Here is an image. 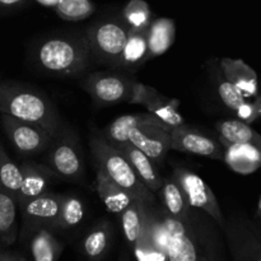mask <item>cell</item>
<instances>
[{"label":"cell","mask_w":261,"mask_h":261,"mask_svg":"<svg viewBox=\"0 0 261 261\" xmlns=\"http://www.w3.org/2000/svg\"><path fill=\"white\" fill-rule=\"evenodd\" d=\"M0 114L45 129L56 138L61 132L60 116L41 92L15 83H0Z\"/></svg>","instance_id":"6da1fadb"},{"label":"cell","mask_w":261,"mask_h":261,"mask_svg":"<svg viewBox=\"0 0 261 261\" xmlns=\"http://www.w3.org/2000/svg\"><path fill=\"white\" fill-rule=\"evenodd\" d=\"M89 53L86 36H58L42 41L35 50V59L47 73L74 76L86 70Z\"/></svg>","instance_id":"7a4b0ae2"},{"label":"cell","mask_w":261,"mask_h":261,"mask_svg":"<svg viewBox=\"0 0 261 261\" xmlns=\"http://www.w3.org/2000/svg\"><path fill=\"white\" fill-rule=\"evenodd\" d=\"M91 150L96 167L134 200L140 201L149 208L155 203L154 194L145 188L117 148L110 144L105 138L96 137L91 140Z\"/></svg>","instance_id":"3957f363"},{"label":"cell","mask_w":261,"mask_h":261,"mask_svg":"<svg viewBox=\"0 0 261 261\" xmlns=\"http://www.w3.org/2000/svg\"><path fill=\"white\" fill-rule=\"evenodd\" d=\"M130 36V28L120 20L96 23L87 31L89 50L102 64L114 68L121 65L122 53Z\"/></svg>","instance_id":"277c9868"},{"label":"cell","mask_w":261,"mask_h":261,"mask_svg":"<svg viewBox=\"0 0 261 261\" xmlns=\"http://www.w3.org/2000/svg\"><path fill=\"white\" fill-rule=\"evenodd\" d=\"M190 221V219H189ZM188 222L168 217L165 221L168 234V261H223L212 244H204Z\"/></svg>","instance_id":"5b68a950"},{"label":"cell","mask_w":261,"mask_h":261,"mask_svg":"<svg viewBox=\"0 0 261 261\" xmlns=\"http://www.w3.org/2000/svg\"><path fill=\"white\" fill-rule=\"evenodd\" d=\"M233 261H261V229L241 213L226 218L222 228Z\"/></svg>","instance_id":"8992f818"},{"label":"cell","mask_w":261,"mask_h":261,"mask_svg":"<svg viewBox=\"0 0 261 261\" xmlns=\"http://www.w3.org/2000/svg\"><path fill=\"white\" fill-rule=\"evenodd\" d=\"M45 166L64 180H79L83 175L84 166L81 150L75 138L69 133H59L47 148Z\"/></svg>","instance_id":"52a82bcc"},{"label":"cell","mask_w":261,"mask_h":261,"mask_svg":"<svg viewBox=\"0 0 261 261\" xmlns=\"http://www.w3.org/2000/svg\"><path fill=\"white\" fill-rule=\"evenodd\" d=\"M173 180L182 190L190 208L193 206L204 211L221 228H223L226 221L223 212L213 190L200 176L184 167H176L173 171Z\"/></svg>","instance_id":"ba28073f"},{"label":"cell","mask_w":261,"mask_h":261,"mask_svg":"<svg viewBox=\"0 0 261 261\" xmlns=\"http://www.w3.org/2000/svg\"><path fill=\"white\" fill-rule=\"evenodd\" d=\"M2 124L13 147L23 155H37L45 152L55 139L42 127L19 121L4 114H2Z\"/></svg>","instance_id":"9c48e42d"},{"label":"cell","mask_w":261,"mask_h":261,"mask_svg":"<svg viewBox=\"0 0 261 261\" xmlns=\"http://www.w3.org/2000/svg\"><path fill=\"white\" fill-rule=\"evenodd\" d=\"M63 198V195L46 193L20 206L23 216V236H32L41 228L54 232L61 211Z\"/></svg>","instance_id":"30bf717a"},{"label":"cell","mask_w":261,"mask_h":261,"mask_svg":"<svg viewBox=\"0 0 261 261\" xmlns=\"http://www.w3.org/2000/svg\"><path fill=\"white\" fill-rule=\"evenodd\" d=\"M170 127L158 125H140L127 134V143L144 153L153 163H162L171 145Z\"/></svg>","instance_id":"8fae6325"},{"label":"cell","mask_w":261,"mask_h":261,"mask_svg":"<svg viewBox=\"0 0 261 261\" xmlns=\"http://www.w3.org/2000/svg\"><path fill=\"white\" fill-rule=\"evenodd\" d=\"M133 79L116 74L93 73L83 81V88L98 103L110 105L127 101Z\"/></svg>","instance_id":"7c38bea8"},{"label":"cell","mask_w":261,"mask_h":261,"mask_svg":"<svg viewBox=\"0 0 261 261\" xmlns=\"http://www.w3.org/2000/svg\"><path fill=\"white\" fill-rule=\"evenodd\" d=\"M170 149L218 161H223L224 157V150L221 143L196 130L190 129L186 125L173 127L171 130Z\"/></svg>","instance_id":"4fadbf2b"},{"label":"cell","mask_w":261,"mask_h":261,"mask_svg":"<svg viewBox=\"0 0 261 261\" xmlns=\"http://www.w3.org/2000/svg\"><path fill=\"white\" fill-rule=\"evenodd\" d=\"M19 167L22 171L23 180L17 196V204L20 208L32 199L47 193L48 186L53 184V180L56 178V176L45 165L23 163Z\"/></svg>","instance_id":"5bb4252c"},{"label":"cell","mask_w":261,"mask_h":261,"mask_svg":"<svg viewBox=\"0 0 261 261\" xmlns=\"http://www.w3.org/2000/svg\"><path fill=\"white\" fill-rule=\"evenodd\" d=\"M221 71L224 78L240 89L245 98L259 96V78L254 69L241 59H222Z\"/></svg>","instance_id":"9a60e30c"},{"label":"cell","mask_w":261,"mask_h":261,"mask_svg":"<svg viewBox=\"0 0 261 261\" xmlns=\"http://www.w3.org/2000/svg\"><path fill=\"white\" fill-rule=\"evenodd\" d=\"M121 152V154L126 158L127 162L133 167L134 172L137 173L138 177L140 178L145 188L150 191L152 194L160 193L161 188H162L163 178L158 175L157 170L154 167V163L147 157L143 152H140L138 148L132 145L130 143H125V144L115 147Z\"/></svg>","instance_id":"2e32d148"},{"label":"cell","mask_w":261,"mask_h":261,"mask_svg":"<svg viewBox=\"0 0 261 261\" xmlns=\"http://www.w3.org/2000/svg\"><path fill=\"white\" fill-rule=\"evenodd\" d=\"M223 147V161L231 170L241 175H249L261 168V150L251 145L232 144L226 140H219Z\"/></svg>","instance_id":"e0dca14e"},{"label":"cell","mask_w":261,"mask_h":261,"mask_svg":"<svg viewBox=\"0 0 261 261\" xmlns=\"http://www.w3.org/2000/svg\"><path fill=\"white\" fill-rule=\"evenodd\" d=\"M158 125V126L168 127L160 120L155 119L154 116L149 115L148 112L145 114H135V115H125L120 116L109 125L106 129V140L114 147L127 143V134L134 127L140 126V125ZM171 129V127H170Z\"/></svg>","instance_id":"ac0fdd59"},{"label":"cell","mask_w":261,"mask_h":261,"mask_svg":"<svg viewBox=\"0 0 261 261\" xmlns=\"http://www.w3.org/2000/svg\"><path fill=\"white\" fill-rule=\"evenodd\" d=\"M96 186L98 196L103 201L107 211L117 216H121L125 209L134 201L129 194L112 182L98 168L96 171Z\"/></svg>","instance_id":"d6986e66"},{"label":"cell","mask_w":261,"mask_h":261,"mask_svg":"<svg viewBox=\"0 0 261 261\" xmlns=\"http://www.w3.org/2000/svg\"><path fill=\"white\" fill-rule=\"evenodd\" d=\"M216 127L221 139L232 144L251 145L261 150V134L246 122L239 119L224 120L217 122Z\"/></svg>","instance_id":"ffe728a7"},{"label":"cell","mask_w":261,"mask_h":261,"mask_svg":"<svg viewBox=\"0 0 261 261\" xmlns=\"http://www.w3.org/2000/svg\"><path fill=\"white\" fill-rule=\"evenodd\" d=\"M176 35L175 22L170 18H158L147 30L149 59L165 54L173 45Z\"/></svg>","instance_id":"44dd1931"},{"label":"cell","mask_w":261,"mask_h":261,"mask_svg":"<svg viewBox=\"0 0 261 261\" xmlns=\"http://www.w3.org/2000/svg\"><path fill=\"white\" fill-rule=\"evenodd\" d=\"M158 194L170 218L178 222H188L190 219V206L182 190L173 178H165Z\"/></svg>","instance_id":"7402d4cb"},{"label":"cell","mask_w":261,"mask_h":261,"mask_svg":"<svg viewBox=\"0 0 261 261\" xmlns=\"http://www.w3.org/2000/svg\"><path fill=\"white\" fill-rule=\"evenodd\" d=\"M30 252L32 261H58L63 252V244L53 231L41 228L31 236Z\"/></svg>","instance_id":"603a6c76"},{"label":"cell","mask_w":261,"mask_h":261,"mask_svg":"<svg viewBox=\"0 0 261 261\" xmlns=\"http://www.w3.org/2000/svg\"><path fill=\"white\" fill-rule=\"evenodd\" d=\"M178 105L180 103H178L177 99L167 98L158 92L152 99H149L145 103L144 107L148 114L154 116L155 119L167 125L168 127L173 129V127L185 125V120L177 110Z\"/></svg>","instance_id":"cb8c5ba5"},{"label":"cell","mask_w":261,"mask_h":261,"mask_svg":"<svg viewBox=\"0 0 261 261\" xmlns=\"http://www.w3.org/2000/svg\"><path fill=\"white\" fill-rule=\"evenodd\" d=\"M111 240V227L106 221L96 224L84 237L82 249L84 255L91 261H99L106 255Z\"/></svg>","instance_id":"d4e9b609"},{"label":"cell","mask_w":261,"mask_h":261,"mask_svg":"<svg viewBox=\"0 0 261 261\" xmlns=\"http://www.w3.org/2000/svg\"><path fill=\"white\" fill-rule=\"evenodd\" d=\"M147 60H149L147 31L145 32H132L130 31L129 40H127L125 50L122 53L120 68L135 70Z\"/></svg>","instance_id":"484cf974"},{"label":"cell","mask_w":261,"mask_h":261,"mask_svg":"<svg viewBox=\"0 0 261 261\" xmlns=\"http://www.w3.org/2000/svg\"><path fill=\"white\" fill-rule=\"evenodd\" d=\"M148 212H149V206L134 200L121 214L122 231H124L125 240L132 249L139 239Z\"/></svg>","instance_id":"4316f807"},{"label":"cell","mask_w":261,"mask_h":261,"mask_svg":"<svg viewBox=\"0 0 261 261\" xmlns=\"http://www.w3.org/2000/svg\"><path fill=\"white\" fill-rule=\"evenodd\" d=\"M17 239V200L0 190V240L12 245Z\"/></svg>","instance_id":"83f0119b"},{"label":"cell","mask_w":261,"mask_h":261,"mask_svg":"<svg viewBox=\"0 0 261 261\" xmlns=\"http://www.w3.org/2000/svg\"><path fill=\"white\" fill-rule=\"evenodd\" d=\"M22 180L20 167L10 160L4 148L0 145V190L12 195L17 200Z\"/></svg>","instance_id":"f1b7e54d"},{"label":"cell","mask_w":261,"mask_h":261,"mask_svg":"<svg viewBox=\"0 0 261 261\" xmlns=\"http://www.w3.org/2000/svg\"><path fill=\"white\" fill-rule=\"evenodd\" d=\"M124 19L132 32H145L149 28L152 13L144 0H132L124 9Z\"/></svg>","instance_id":"f546056e"},{"label":"cell","mask_w":261,"mask_h":261,"mask_svg":"<svg viewBox=\"0 0 261 261\" xmlns=\"http://www.w3.org/2000/svg\"><path fill=\"white\" fill-rule=\"evenodd\" d=\"M84 216V206L81 199L75 198V196H64L63 204H61V211L58 217L54 231H65V229H70L73 227L78 226L82 222Z\"/></svg>","instance_id":"4dcf8cb0"},{"label":"cell","mask_w":261,"mask_h":261,"mask_svg":"<svg viewBox=\"0 0 261 261\" xmlns=\"http://www.w3.org/2000/svg\"><path fill=\"white\" fill-rule=\"evenodd\" d=\"M56 13L65 20H83L94 12V5L91 0H60L55 7Z\"/></svg>","instance_id":"1f68e13d"},{"label":"cell","mask_w":261,"mask_h":261,"mask_svg":"<svg viewBox=\"0 0 261 261\" xmlns=\"http://www.w3.org/2000/svg\"><path fill=\"white\" fill-rule=\"evenodd\" d=\"M217 91H218L222 102L234 112L239 111L247 102V98H245V96L240 92V89L234 87L231 82L227 81L221 70L217 74Z\"/></svg>","instance_id":"d6a6232c"},{"label":"cell","mask_w":261,"mask_h":261,"mask_svg":"<svg viewBox=\"0 0 261 261\" xmlns=\"http://www.w3.org/2000/svg\"><path fill=\"white\" fill-rule=\"evenodd\" d=\"M158 93V91L153 87H148L145 84L139 83L137 81L132 82V87H130V93L127 102L134 105H142L145 106L149 99H152L155 94Z\"/></svg>","instance_id":"836d02e7"},{"label":"cell","mask_w":261,"mask_h":261,"mask_svg":"<svg viewBox=\"0 0 261 261\" xmlns=\"http://www.w3.org/2000/svg\"><path fill=\"white\" fill-rule=\"evenodd\" d=\"M237 117L241 121L250 124L261 119V96L255 97L254 101H247L239 111L236 112Z\"/></svg>","instance_id":"e575fe53"},{"label":"cell","mask_w":261,"mask_h":261,"mask_svg":"<svg viewBox=\"0 0 261 261\" xmlns=\"http://www.w3.org/2000/svg\"><path fill=\"white\" fill-rule=\"evenodd\" d=\"M28 0H0V10H12L22 7Z\"/></svg>","instance_id":"d590c367"},{"label":"cell","mask_w":261,"mask_h":261,"mask_svg":"<svg viewBox=\"0 0 261 261\" xmlns=\"http://www.w3.org/2000/svg\"><path fill=\"white\" fill-rule=\"evenodd\" d=\"M40 4L42 5H46V7H54L55 8L56 5H58V3L60 2V0H37Z\"/></svg>","instance_id":"8d00e7d4"},{"label":"cell","mask_w":261,"mask_h":261,"mask_svg":"<svg viewBox=\"0 0 261 261\" xmlns=\"http://www.w3.org/2000/svg\"><path fill=\"white\" fill-rule=\"evenodd\" d=\"M13 255L8 254V252H0V261H13Z\"/></svg>","instance_id":"74e56055"},{"label":"cell","mask_w":261,"mask_h":261,"mask_svg":"<svg viewBox=\"0 0 261 261\" xmlns=\"http://www.w3.org/2000/svg\"><path fill=\"white\" fill-rule=\"evenodd\" d=\"M256 218L260 219L261 221V198L259 199V201H257V206H256Z\"/></svg>","instance_id":"f35d334b"},{"label":"cell","mask_w":261,"mask_h":261,"mask_svg":"<svg viewBox=\"0 0 261 261\" xmlns=\"http://www.w3.org/2000/svg\"><path fill=\"white\" fill-rule=\"evenodd\" d=\"M119 261H130L129 257H127V255H121V257H120Z\"/></svg>","instance_id":"ab89813d"},{"label":"cell","mask_w":261,"mask_h":261,"mask_svg":"<svg viewBox=\"0 0 261 261\" xmlns=\"http://www.w3.org/2000/svg\"><path fill=\"white\" fill-rule=\"evenodd\" d=\"M13 261H25V260H23L22 257H17V256H14V257H13Z\"/></svg>","instance_id":"60d3db41"}]
</instances>
